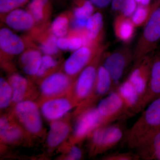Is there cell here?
<instances>
[{
  "instance_id": "cell-1",
  "label": "cell",
  "mask_w": 160,
  "mask_h": 160,
  "mask_svg": "<svg viewBox=\"0 0 160 160\" xmlns=\"http://www.w3.org/2000/svg\"><path fill=\"white\" fill-rule=\"evenodd\" d=\"M150 62L148 56L136 61L128 76L116 89L133 116L143 111V100L149 82Z\"/></svg>"
},
{
  "instance_id": "cell-2",
  "label": "cell",
  "mask_w": 160,
  "mask_h": 160,
  "mask_svg": "<svg viewBox=\"0 0 160 160\" xmlns=\"http://www.w3.org/2000/svg\"><path fill=\"white\" fill-rule=\"evenodd\" d=\"M141 116L128 129L125 143L135 149L139 145L160 129V96L149 103Z\"/></svg>"
},
{
  "instance_id": "cell-3",
  "label": "cell",
  "mask_w": 160,
  "mask_h": 160,
  "mask_svg": "<svg viewBox=\"0 0 160 160\" xmlns=\"http://www.w3.org/2000/svg\"><path fill=\"white\" fill-rule=\"evenodd\" d=\"M124 122L119 121L100 126L91 132L89 135L91 155H95L106 152L125 141L128 129L123 124Z\"/></svg>"
},
{
  "instance_id": "cell-4",
  "label": "cell",
  "mask_w": 160,
  "mask_h": 160,
  "mask_svg": "<svg viewBox=\"0 0 160 160\" xmlns=\"http://www.w3.org/2000/svg\"><path fill=\"white\" fill-rule=\"evenodd\" d=\"M96 108L100 117L99 127L125 121L133 116L117 90L112 91L100 100Z\"/></svg>"
},
{
  "instance_id": "cell-5",
  "label": "cell",
  "mask_w": 160,
  "mask_h": 160,
  "mask_svg": "<svg viewBox=\"0 0 160 160\" xmlns=\"http://www.w3.org/2000/svg\"><path fill=\"white\" fill-rule=\"evenodd\" d=\"M160 42V0L154 5L146 23L134 53V61L141 59L156 48Z\"/></svg>"
},
{
  "instance_id": "cell-6",
  "label": "cell",
  "mask_w": 160,
  "mask_h": 160,
  "mask_svg": "<svg viewBox=\"0 0 160 160\" xmlns=\"http://www.w3.org/2000/svg\"><path fill=\"white\" fill-rule=\"evenodd\" d=\"M105 50V47L102 46L93 59L77 78L74 87L76 102L82 104L92 92L95 85L98 69L102 61Z\"/></svg>"
},
{
  "instance_id": "cell-7",
  "label": "cell",
  "mask_w": 160,
  "mask_h": 160,
  "mask_svg": "<svg viewBox=\"0 0 160 160\" xmlns=\"http://www.w3.org/2000/svg\"><path fill=\"white\" fill-rule=\"evenodd\" d=\"M105 54L102 63L111 76L115 90L122 82L127 69L132 60L134 61V53L128 49H123Z\"/></svg>"
},
{
  "instance_id": "cell-8",
  "label": "cell",
  "mask_w": 160,
  "mask_h": 160,
  "mask_svg": "<svg viewBox=\"0 0 160 160\" xmlns=\"http://www.w3.org/2000/svg\"><path fill=\"white\" fill-rule=\"evenodd\" d=\"M102 46H85L72 52L64 63L65 73L72 78H77L82 70L93 59Z\"/></svg>"
},
{
  "instance_id": "cell-9",
  "label": "cell",
  "mask_w": 160,
  "mask_h": 160,
  "mask_svg": "<svg viewBox=\"0 0 160 160\" xmlns=\"http://www.w3.org/2000/svg\"><path fill=\"white\" fill-rule=\"evenodd\" d=\"M17 118L29 132L38 133L42 130V122L37 104L30 100H23L16 103L14 109Z\"/></svg>"
},
{
  "instance_id": "cell-10",
  "label": "cell",
  "mask_w": 160,
  "mask_h": 160,
  "mask_svg": "<svg viewBox=\"0 0 160 160\" xmlns=\"http://www.w3.org/2000/svg\"><path fill=\"white\" fill-rule=\"evenodd\" d=\"M31 46L29 38H23L7 27L0 29L1 58H11L20 55Z\"/></svg>"
},
{
  "instance_id": "cell-11",
  "label": "cell",
  "mask_w": 160,
  "mask_h": 160,
  "mask_svg": "<svg viewBox=\"0 0 160 160\" xmlns=\"http://www.w3.org/2000/svg\"><path fill=\"white\" fill-rule=\"evenodd\" d=\"M102 62L98 69L94 89L90 96L81 104L80 109L82 111L93 107L92 105L95 102H99L113 91V84L111 76Z\"/></svg>"
},
{
  "instance_id": "cell-12",
  "label": "cell",
  "mask_w": 160,
  "mask_h": 160,
  "mask_svg": "<svg viewBox=\"0 0 160 160\" xmlns=\"http://www.w3.org/2000/svg\"><path fill=\"white\" fill-rule=\"evenodd\" d=\"M49 25L37 27L29 32V37L36 47L43 55L56 57L59 54L61 50L58 47V38L50 32Z\"/></svg>"
},
{
  "instance_id": "cell-13",
  "label": "cell",
  "mask_w": 160,
  "mask_h": 160,
  "mask_svg": "<svg viewBox=\"0 0 160 160\" xmlns=\"http://www.w3.org/2000/svg\"><path fill=\"white\" fill-rule=\"evenodd\" d=\"M72 78L62 72H55L44 78L40 84L41 93L48 97L57 96L71 87Z\"/></svg>"
},
{
  "instance_id": "cell-14",
  "label": "cell",
  "mask_w": 160,
  "mask_h": 160,
  "mask_svg": "<svg viewBox=\"0 0 160 160\" xmlns=\"http://www.w3.org/2000/svg\"><path fill=\"white\" fill-rule=\"evenodd\" d=\"M100 117L96 107H92L80 112L73 130L76 141L89 136L94 129L99 127Z\"/></svg>"
},
{
  "instance_id": "cell-15",
  "label": "cell",
  "mask_w": 160,
  "mask_h": 160,
  "mask_svg": "<svg viewBox=\"0 0 160 160\" xmlns=\"http://www.w3.org/2000/svg\"><path fill=\"white\" fill-rule=\"evenodd\" d=\"M1 19L7 27L15 31L29 32L36 26L35 21L27 9H14L1 16Z\"/></svg>"
},
{
  "instance_id": "cell-16",
  "label": "cell",
  "mask_w": 160,
  "mask_h": 160,
  "mask_svg": "<svg viewBox=\"0 0 160 160\" xmlns=\"http://www.w3.org/2000/svg\"><path fill=\"white\" fill-rule=\"evenodd\" d=\"M160 96V53L150 57L149 82L143 100V110L157 98Z\"/></svg>"
},
{
  "instance_id": "cell-17",
  "label": "cell",
  "mask_w": 160,
  "mask_h": 160,
  "mask_svg": "<svg viewBox=\"0 0 160 160\" xmlns=\"http://www.w3.org/2000/svg\"><path fill=\"white\" fill-rule=\"evenodd\" d=\"M72 105L71 102L66 98L50 99L43 103L41 108V113L48 121H57L71 110Z\"/></svg>"
},
{
  "instance_id": "cell-18",
  "label": "cell",
  "mask_w": 160,
  "mask_h": 160,
  "mask_svg": "<svg viewBox=\"0 0 160 160\" xmlns=\"http://www.w3.org/2000/svg\"><path fill=\"white\" fill-rule=\"evenodd\" d=\"M52 0H30L26 9L35 21L36 26L42 27L49 25L52 10Z\"/></svg>"
},
{
  "instance_id": "cell-19",
  "label": "cell",
  "mask_w": 160,
  "mask_h": 160,
  "mask_svg": "<svg viewBox=\"0 0 160 160\" xmlns=\"http://www.w3.org/2000/svg\"><path fill=\"white\" fill-rule=\"evenodd\" d=\"M43 54L37 47L30 46L19 55V62L24 73L36 77L39 69Z\"/></svg>"
},
{
  "instance_id": "cell-20",
  "label": "cell",
  "mask_w": 160,
  "mask_h": 160,
  "mask_svg": "<svg viewBox=\"0 0 160 160\" xmlns=\"http://www.w3.org/2000/svg\"><path fill=\"white\" fill-rule=\"evenodd\" d=\"M103 26V16L99 12H95L87 19L85 29L86 46L100 45Z\"/></svg>"
},
{
  "instance_id": "cell-21",
  "label": "cell",
  "mask_w": 160,
  "mask_h": 160,
  "mask_svg": "<svg viewBox=\"0 0 160 160\" xmlns=\"http://www.w3.org/2000/svg\"><path fill=\"white\" fill-rule=\"evenodd\" d=\"M143 160H160V129L140 143L134 149Z\"/></svg>"
},
{
  "instance_id": "cell-22",
  "label": "cell",
  "mask_w": 160,
  "mask_h": 160,
  "mask_svg": "<svg viewBox=\"0 0 160 160\" xmlns=\"http://www.w3.org/2000/svg\"><path fill=\"white\" fill-rule=\"evenodd\" d=\"M57 44L61 51H75L86 46L85 30L78 31L70 30L67 36L58 38Z\"/></svg>"
},
{
  "instance_id": "cell-23",
  "label": "cell",
  "mask_w": 160,
  "mask_h": 160,
  "mask_svg": "<svg viewBox=\"0 0 160 160\" xmlns=\"http://www.w3.org/2000/svg\"><path fill=\"white\" fill-rule=\"evenodd\" d=\"M70 128L68 124L62 121H53L49 127L47 143L50 147H55L62 142L68 136Z\"/></svg>"
},
{
  "instance_id": "cell-24",
  "label": "cell",
  "mask_w": 160,
  "mask_h": 160,
  "mask_svg": "<svg viewBox=\"0 0 160 160\" xmlns=\"http://www.w3.org/2000/svg\"><path fill=\"white\" fill-rule=\"evenodd\" d=\"M71 12L60 13L49 25L50 32L58 38L67 36L71 30Z\"/></svg>"
},
{
  "instance_id": "cell-25",
  "label": "cell",
  "mask_w": 160,
  "mask_h": 160,
  "mask_svg": "<svg viewBox=\"0 0 160 160\" xmlns=\"http://www.w3.org/2000/svg\"><path fill=\"white\" fill-rule=\"evenodd\" d=\"M8 81L12 89V102L17 103L23 101L29 87L28 80L22 75L15 73L9 77Z\"/></svg>"
},
{
  "instance_id": "cell-26",
  "label": "cell",
  "mask_w": 160,
  "mask_h": 160,
  "mask_svg": "<svg viewBox=\"0 0 160 160\" xmlns=\"http://www.w3.org/2000/svg\"><path fill=\"white\" fill-rule=\"evenodd\" d=\"M135 27L131 19L121 15L117 18L114 24L116 35L125 42H129L134 36Z\"/></svg>"
},
{
  "instance_id": "cell-27",
  "label": "cell",
  "mask_w": 160,
  "mask_h": 160,
  "mask_svg": "<svg viewBox=\"0 0 160 160\" xmlns=\"http://www.w3.org/2000/svg\"><path fill=\"white\" fill-rule=\"evenodd\" d=\"M22 132L19 126L9 122L6 117L0 119V136L1 140L6 143H13L22 137Z\"/></svg>"
},
{
  "instance_id": "cell-28",
  "label": "cell",
  "mask_w": 160,
  "mask_h": 160,
  "mask_svg": "<svg viewBox=\"0 0 160 160\" xmlns=\"http://www.w3.org/2000/svg\"><path fill=\"white\" fill-rule=\"evenodd\" d=\"M71 18L87 20L94 13L95 7L89 0H72Z\"/></svg>"
},
{
  "instance_id": "cell-29",
  "label": "cell",
  "mask_w": 160,
  "mask_h": 160,
  "mask_svg": "<svg viewBox=\"0 0 160 160\" xmlns=\"http://www.w3.org/2000/svg\"><path fill=\"white\" fill-rule=\"evenodd\" d=\"M58 62L55 57L49 55H43L39 69L36 77L45 78L49 74L55 72L54 70L57 67Z\"/></svg>"
},
{
  "instance_id": "cell-30",
  "label": "cell",
  "mask_w": 160,
  "mask_h": 160,
  "mask_svg": "<svg viewBox=\"0 0 160 160\" xmlns=\"http://www.w3.org/2000/svg\"><path fill=\"white\" fill-rule=\"evenodd\" d=\"M12 90L8 80L4 78H0V108H8L12 102Z\"/></svg>"
},
{
  "instance_id": "cell-31",
  "label": "cell",
  "mask_w": 160,
  "mask_h": 160,
  "mask_svg": "<svg viewBox=\"0 0 160 160\" xmlns=\"http://www.w3.org/2000/svg\"><path fill=\"white\" fill-rule=\"evenodd\" d=\"M154 7V5L150 7L139 5L131 17L132 22L134 26H140L146 23Z\"/></svg>"
},
{
  "instance_id": "cell-32",
  "label": "cell",
  "mask_w": 160,
  "mask_h": 160,
  "mask_svg": "<svg viewBox=\"0 0 160 160\" xmlns=\"http://www.w3.org/2000/svg\"><path fill=\"white\" fill-rule=\"evenodd\" d=\"M30 0H0L1 16L14 9H19L30 2Z\"/></svg>"
},
{
  "instance_id": "cell-33",
  "label": "cell",
  "mask_w": 160,
  "mask_h": 160,
  "mask_svg": "<svg viewBox=\"0 0 160 160\" xmlns=\"http://www.w3.org/2000/svg\"><path fill=\"white\" fill-rule=\"evenodd\" d=\"M104 160H139V156L135 152H114L105 156Z\"/></svg>"
},
{
  "instance_id": "cell-34",
  "label": "cell",
  "mask_w": 160,
  "mask_h": 160,
  "mask_svg": "<svg viewBox=\"0 0 160 160\" xmlns=\"http://www.w3.org/2000/svg\"><path fill=\"white\" fill-rule=\"evenodd\" d=\"M137 4L135 0H126L121 12L122 15L127 18L131 17L137 8Z\"/></svg>"
},
{
  "instance_id": "cell-35",
  "label": "cell",
  "mask_w": 160,
  "mask_h": 160,
  "mask_svg": "<svg viewBox=\"0 0 160 160\" xmlns=\"http://www.w3.org/2000/svg\"><path fill=\"white\" fill-rule=\"evenodd\" d=\"M82 157V149L77 146H72L70 149L67 159L78 160L81 159Z\"/></svg>"
},
{
  "instance_id": "cell-36",
  "label": "cell",
  "mask_w": 160,
  "mask_h": 160,
  "mask_svg": "<svg viewBox=\"0 0 160 160\" xmlns=\"http://www.w3.org/2000/svg\"><path fill=\"white\" fill-rule=\"evenodd\" d=\"M95 8L104 9L110 5L112 0H89Z\"/></svg>"
},
{
  "instance_id": "cell-37",
  "label": "cell",
  "mask_w": 160,
  "mask_h": 160,
  "mask_svg": "<svg viewBox=\"0 0 160 160\" xmlns=\"http://www.w3.org/2000/svg\"><path fill=\"white\" fill-rule=\"evenodd\" d=\"M126 0H112L111 6L112 10L116 12H121Z\"/></svg>"
},
{
  "instance_id": "cell-38",
  "label": "cell",
  "mask_w": 160,
  "mask_h": 160,
  "mask_svg": "<svg viewBox=\"0 0 160 160\" xmlns=\"http://www.w3.org/2000/svg\"><path fill=\"white\" fill-rule=\"evenodd\" d=\"M139 5L144 6H149L151 0H135Z\"/></svg>"
},
{
  "instance_id": "cell-39",
  "label": "cell",
  "mask_w": 160,
  "mask_h": 160,
  "mask_svg": "<svg viewBox=\"0 0 160 160\" xmlns=\"http://www.w3.org/2000/svg\"><path fill=\"white\" fill-rule=\"evenodd\" d=\"M68 0H52L53 3L57 4L59 5H63L67 2Z\"/></svg>"
}]
</instances>
